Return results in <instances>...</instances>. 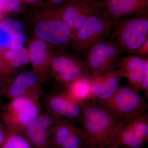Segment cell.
I'll return each instance as SVG.
<instances>
[{"instance_id": "6da1fadb", "label": "cell", "mask_w": 148, "mask_h": 148, "mask_svg": "<svg viewBox=\"0 0 148 148\" xmlns=\"http://www.w3.org/2000/svg\"><path fill=\"white\" fill-rule=\"evenodd\" d=\"M125 122L95 101L83 103L81 122L89 142L95 148L106 147Z\"/></svg>"}, {"instance_id": "7a4b0ae2", "label": "cell", "mask_w": 148, "mask_h": 148, "mask_svg": "<svg viewBox=\"0 0 148 148\" xmlns=\"http://www.w3.org/2000/svg\"><path fill=\"white\" fill-rule=\"evenodd\" d=\"M148 39V12L114 21L109 40L116 42L123 52L133 54Z\"/></svg>"}, {"instance_id": "3957f363", "label": "cell", "mask_w": 148, "mask_h": 148, "mask_svg": "<svg viewBox=\"0 0 148 148\" xmlns=\"http://www.w3.org/2000/svg\"><path fill=\"white\" fill-rule=\"evenodd\" d=\"M114 24V20L98 9L72 37L71 42L73 50L79 55H85L93 46L109 38Z\"/></svg>"}, {"instance_id": "277c9868", "label": "cell", "mask_w": 148, "mask_h": 148, "mask_svg": "<svg viewBox=\"0 0 148 148\" xmlns=\"http://www.w3.org/2000/svg\"><path fill=\"white\" fill-rule=\"evenodd\" d=\"M3 109L0 119L8 132L22 135L25 128L41 113L38 100L28 97L11 99Z\"/></svg>"}, {"instance_id": "5b68a950", "label": "cell", "mask_w": 148, "mask_h": 148, "mask_svg": "<svg viewBox=\"0 0 148 148\" xmlns=\"http://www.w3.org/2000/svg\"><path fill=\"white\" fill-rule=\"evenodd\" d=\"M97 103L123 119L130 120L148 113L147 103L139 92L128 86L120 85L108 100Z\"/></svg>"}, {"instance_id": "8992f818", "label": "cell", "mask_w": 148, "mask_h": 148, "mask_svg": "<svg viewBox=\"0 0 148 148\" xmlns=\"http://www.w3.org/2000/svg\"><path fill=\"white\" fill-rule=\"evenodd\" d=\"M38 16L34 29L37 38L58 48L64 47L71 41L72 32L56 8L42 12Z\"/></svg>"}, {"instance_id": "52a82bcc", "label": "cell", "mask_w": 148, "mask_h": 148, "mask_svg": "<svg viewBox=\"0 0 148 148\" xmlns=\"http://www.w3.org/2000/svg\"><path fill=\"white\" fill-rule=\"evenodd\" d=\"M122 52L118 44L105 40L96 44L86 53L85 66L89 78L103 75L116 70L117 60Z\"/></svg>"}, {"instance_id": "ba28073f", "label": "cell", "mask_w": 148, "mask_h": 148, "mask_svg": "<svg viewBox=\"0 0 148 148\" xmlns=\"http://www.w3.org/2000/svg\"><path fill=\"white\" fill-rule=\"evenodd\" d=\"M50 148H79L90 144L84 130L74 122L58 118L51 132Z\"/></svg>"}, {"instance_id": "9c48e42d", "label": "cell", "mask_w": 148, "mask_h": 148, "mask_svg": "<svg viewBox=\"0 0 148 148\" xmlns=\"http://www.w3.org/2000/svg\"><path fill=\"white\" fill-rule=\"evenodd\" d=\"M50 73L64 88L77 79L89 77L84 61L64 54L51 57Z\"/></svg>"}, {"instance_id": "30bf717a", "label": "cell", "mask_w": 148, "mask_h": 148, "mask_svg": "<svg viewBox=\"0 0 148 148\" xmlns=\"http://www.w3.org/2000/svg\"><path fill=\"white\" fill-rule=\"evenodd\" d=\"M83 103L74 100L64 89L51 91L44 100L45 110L57 117L75 123L82 121Z\"/></svg>"}, {"instance_id": "8fae6325", "label": "cell", "mask_w": 148, "mask_h": 148, "mask_svg": "<svg viewBox=\"0 0 148 148\" xmlns=\"http://www.w3.org/2000/svg\"><path fill=\"white\" fill-rule=\"evenodd\" d=\"M98 9L97 1L85 0H72L56 8L61 19L71 30L73 36Z\"/></svg>"}, {"instance_id": "7c38bea8", "label": "cell", "mask_w": 148, "mask_h": 148, "mask_svg": "<svg viewBox=\"0 0 148 148\" xmlns=\"http://www.w3.org/2000/svg\"><path fill=\"white\" fill-rule=\"evenodd\" d=\"M58 118L45 110L27 125L22 135L34 148H50L51 132Z\"/></svg>"}, {"instance_id": "4fadbf2b", "label": "cell", "mask_w": 148, "mask_h": 148, "mask_svg": "<svg viewBox=\"0 0 148 148\" xmlns=\"http://www.w3.org/2000/svg\"><path fill=\"white\" fill-rule=\"evenodd\" d=\"M99 9L114 21L147 13L148 0H99Z\"/></svg>"}, {"instance_id": "5bb4252c", "label": "cell", "mask_w": 148, "mask_h": 148, "mask_svg": "<svg viewBox=\"0 0 148 148\" xmlns=\"http://www.w3.org/2000/svg\"><path fill=\"white\" fill-rule=\"evenodd\" d=\"M40 84L34 71H24L14 77L3 96L9 100L28 97L39 100L42 93Z\"/></svg>"}, {"instance_id": "9a60e30c", "label": "cell", "mask_w": 148, "mask_h": 148, "mask_svg": "<svg viewBox=\"0 0 148 148\" xmlns=\"http://www.w3.org/2000/svg\"><path fill=\"white\" fill-rule=\"evenodd\" d=\"M123 77L118 69L103 75L90 78L91 100L100 103L108 100L117 90Z\"/></svg>"}, {"instance_id": "2e32d148", "label": "cell", "mask_w": 148, "mask_h": 148, "mask_svg": "<svg viewBox=\"0 0 148 148\" xmlns=\"http://www.w3.org/2000/svg\"><path fill=\"white\" fill-rule=\"evenodd\" d=\"M147 64L148 57L143 58L133 55L122 58L117 63L123 77L127 79L128 86L138 92L141 90Z\"/></svg>"}, {"instance_id": "e0dca14e", "label": "cell", "mask_w": 148, "mask_h": 148, "mask_svg": "<svg viewBox=\"0 0 148 148\" xmlns=\"http://www.w3.org/2000/svg\"><path fill=\"white\" fill-rule=\"evenodd\" d=\"M28 50L30 62L34 71L41 83L47 79L50 74L51 57L49 53L47 44L42 40L36 38L30 43Z\"/></svg>"}, {"instance_id": "ac0fdd59", "label": "cell", "mask_w": 148, "mask_h": 148, "mask_svg": "<svg viewBox=\"0 0 148 148\" xmlns=\"http://www.w3.org/2000/svg\"><path fill=\"white\" fill-rule=\"evenodd\" d=\"M145 143L125 120L124 124L110 139L106 147L115 145L123 148H141Z\"/></svg>"}, {"instance_id": "d6986e66", "label": "cell", "mask_w": 148, "mask_h": 148, "mask_svg": "<svg viewBox=\"0 0 148 148\" xmlns=\"http://www.w3.org/2000/svg\"><path fill=\"white\" fill-rule=\"evenodd\" d=\"M0 26L10 38L11 48L18 49L24 47L27 36L20 21L15 18H7L2 20Z\"/></svg>"}, {"instance_id": "ffe728a7", "label": "cell", "mask_w": 148, "mask_h": 148, "mask_svg": "<svg viewBox=\"0 0 148 148\" xmlns=\"http://www.w3.org/2000/svg\"><path fill=\"white\" fill-rule=\"evenodd\" d=\"M64 89L70 97L79 103H83L91 100L89 77L77 79Z\"/></svg>"}, {"instance_id": "44dd1931", "label": "cell", "mask_w": 148, "mask_h": 148, "mask_svg": "<svg viewBox=\"0 0 148 148\" xmlns=\"http://www.w3.org/2000/svg\"><path fill=\"white\" fill-rule=\"evenodd\" d=\"M2 60L9 67L16 70L30 62L28 50L24 47L18 49H10L4 53Z\"/></svg>"}, {"instance_id": "7402d4cb", "label": "cell", "mask_w": 148, "mask_h": 148, "mask_svg": "<svg viewBox=\"0 0 148 148\" xmlns=\"http://www.w3.org/2000/svg\"><path fill=\"white\" fill-rule=\"evenodd\" d=\"M130 124L140 137L146 142L148 140V114H146L130 120H127Z\"/></svg>"}, {"instance_id": "603a6c76", "label": "cell", "mask_w": 148, "mask_h": 148, "mask_svg": "<svg viewBox=\"0 0 148 148\" xmlns=\"http://www.w3.org/2000/svg\"><path fill=\"white\" fill-rule=\"evenodd\" d=\"M15 71L16 70L11 69L0 59V90L3 96L14 78L12 75Z\"/></svg>"}, {"instance_id": "cb8c5ba5", "label": "cell", "mask_w": 148, "mask_h": 148, "mask_svg": "<svg viewBox=\"0 0 148 148\" xmlns=\"http://www.w3.org/2000/svg\"><path fill=\"white\" fill-rule=\"evenodd\" d=\"M2 148H34L22 135L9 132Z\"/></svg>"}, {"instance_id": "d4e9b609", "label": "cell", "mask_w": 148, "mask_h": 148, "mask_svg": "<svg viewBox=\"0 0 148 148\" xmlns=\"http://www.w3.org/2000/svg\"><path fill=\"white\" fill-rule=\"evenodd\" d=\"M22 3L21 0H0V12H18L22 8Z\"/></svg>"}, {"instance_id": "484cf974", "label": "cell", "mask_w": 148, "mask_h": 148, "mask_svg": "<svg viewBox=\"0 0 148 148\" xmlns=\"http://www.w3.org/2000/svg\"><path fill=\"white\" fill-rule=\"evenodd\" d=\"M10 47V38L0 26V48L6 49Z\"/></svg>"}, {"instance_id": "4316f807", "label": "cell", "mask_w": 148, "mask_h": 148, "mask_svg": "<svg viewBox=\"0 0 148 148\" xmlns=\"http://www.w3.org/2000/svg\"><path fill=\"white\" fill-rule=\"evenodd\" d=\"M148 39L140 47L138 48L132 55L137 56L139 57L142 56L148 57Z\"/></svg>"}, {"instance_id": "83f0119b", "label": "cell", "mask_w": 148, "mask_h": 148, "mask_svg": "<svg viewBox=\"0 0 148 148\" xmlns=\"http://www.w3.org/2000/svg\"><path fill=\"white\" fill-rule=\"evenodd\" d=\"M141 90L145 92L146 98H148V64L146 67L145 75L143 79V83L141 86Z\"/></svg>"}, {"instance_id": "f1b7e54d", "label": "cell", "mask_w": 148, "mask_h": 148, "mask_svg": "<svg viewBox=\"0 0 148 148\" xmlns=\"http://www.w3.org/2000/svg\"><path fill=\"white\" fill-rule=\"evenodd\" d=\"M9 133L5 126L0 127V148H2L8 137Z\"/></svg>"}, {"instance_id": "f546056e", "label": "cell", "mask_w": 148, "mask_h": 148, "mask_svg": "<svg viewBox=\"0 0 148 148\" xmlns=\"http://www.w3.org/2000/svg\"><path fill=\"white\" fill-rule=\"evenodd\" d=\"M23 2L29 3L32 4H38L40 3L42 0H21Z\"/></svg>"}, {"instance_id": "4dcf8cb0", "label": "cell", "mask_w": 148, "mask_h": 148, "mask_svg": "<svg viewBox=\"0 0 148 148\" xmlns=\"http://www.w3.org/2000/svg\"><path fill=\"white\" fill-rule=\"evenodd\" d=\"M103 148H120L119 147L115 145L107 146V147H104Z\"/></svg>"}, {"instance_id": "1f68e13d", "label": "cell", "mask_w": 148, "mask_h": 148, "mask_svg": "<svg viewBox=\"0 0 148 148\" xmlns=\"http://www.w3.org/2000/svg\"><path fill=\"white\" fill-rule=\"evenodd\" d=\"M79 148H94L90 144L88 145L85 146V147H83Z\"/></svg>"}, {"instance_id": "d6a6232c", "label": "cell", "mask_w": 148, "mask_h": 148, "mask_svg": "<svg viewBox=\"0 0 148 148\" xmlns=\"http://www.w3.org/2000/svg\"><path fill=\"white\" fill-rule=\"evenodd\" d=\"M4 126H5L3 124L2 122L1 121H0V127H4Z\"/></svg>"}, {"instance_id": "836d02e7", "label": "cell", "mask_w": 148, "mask_h": 148, "mask_svg": "<svg viewBox=\"0 0 148 148\" xmlns=\"http://www.w3.org/2000/svg\"><path fill=\"white\" fill-rule=\"evenodd\" d=\"M3 96V93H2L1 91L0 90V99L1 98L2 96Z\"/></svg>"}, {"instance_id": "e575fe53", "label": "cell", "mask_w": 148, "mask_h": 148, "mask_svg": "<svg viewBox=\"0 0 148 148\" xmlns=\"http://www.w3.org/2000/svg\"><path fill=\"white\" fill-rule=\"evenodd\" d=\"M1 53H2V50H1V48H0V55H1Z\"/></svg>"}, {"instance_id": "d590c367", "label": "cell", "mask_w": 148, "mask_h": 148, "mask_svg": "<svg viewBox=\"0 0 148 148\" xmlns=\"http://www.w3.org/2000/svg\"><path fill=\"white\" fill-rule=\"evenodd\" d=\"M85 1H95V0H85Z\"/></svg>"}, {"instance_id": "8d00e7d4", "label": "cell", "mask_w": 148, "mask_h": 148, "mask_svg": "<svg viewBox=\"0 0 148 148\" xmlns=\"http://www.w3.org/2000/svg\"><path fill=\"white\" fill-rule=\"evenodd\" d=\"M0 121H1V119H0Z\"/></svg>"}]
</instances>
